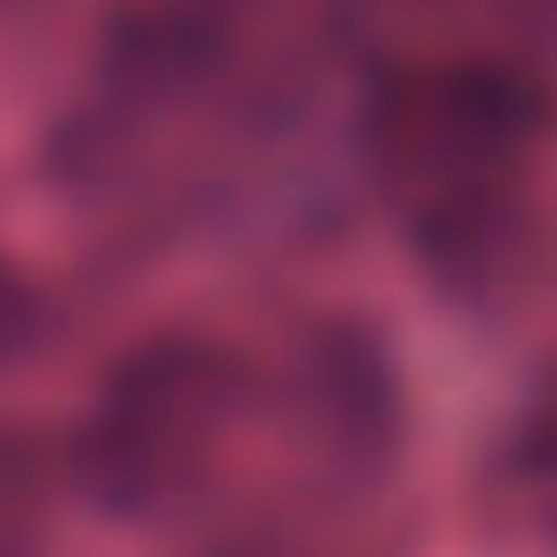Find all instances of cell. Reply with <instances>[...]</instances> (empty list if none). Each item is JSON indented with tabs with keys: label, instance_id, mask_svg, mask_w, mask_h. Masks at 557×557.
Masks as SVG:
<instances>
[{
	"label": "cell",
	"instance_id": "obj_1",
	"mask_svg": "<svg viewBox=\"0 0 557 557\" xmlns=\"http://www.w3.org/2000/svg\"><path fill=\"white\" fill-rule=\"evenodd\" d=\"M27 335H34V302H27V289L14 283V275L0 269V361H8Z\"/></svg>",
	"mask_w": 557,
	"mask_h": 557
}]
</instances>
